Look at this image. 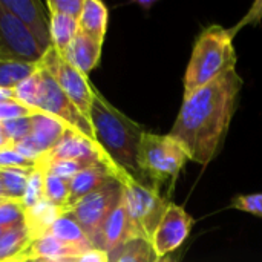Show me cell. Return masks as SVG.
<instances>
[{
    "instance_id": "32",
    "label": "cell",
    "mask_w": 262,
    "mask_h": 262,
    "mask_svg": "<svg viewBox=\"0 0 262 262\" xmlns=\"http://www.w3.org/2000/svg\"><path fill=\"white\" fill-rule=\"evenodd\" d=\"M5 167H29L31 169V167H35V163L26 160L12 147V144H8V146L0 147V169H5Z\"/></svg>"
},
{
    "instance_id": "19",
    "label": "cell",
    "mask_w": 262,
    "mask_h": 262,
    "mask_svg": "<svg viewBox=\"0 0 262 262\" xmlns=\"http://www.w3.org/2000/svg\"><path fill=\"white\" fill-rule=\"evenodd\" d=\"M49 235H52L54 238H57L58 241H61L71 247L78 249L83 253L94 249V246L89 241V238L86 236L84 230L81 229V226L77 223V220L69 212H63L60 215V218L51 227Z\"/></svg>"
},
{
    "instance_id": "40",
    "label": "cell",
    "mask_w": 262,
    "mask_h": 262,
    "mask_svg": "<svg viewBox=\"0 0 262 262\" xmlns=\"http://www.w3.org/2000/svg\"><path fill=\"white\" fill-rule=\"evenodd\" d=\"M8 144H11L6 138H0V147H3V146H8Z\"/></svg>"
},
{
    "instance_id": "7",
    "label": "cell",
    "mask_w": 262,
    "mask_h": 262,
    "mask_svg": "<svg viewBox=\"0 0 262 262\" xmlns=\"http://www.w3.org/2000/svg\"><path fill=\"white\" fill-rule=\"evenodd\" d=\"M37 66L40 72V94L37 101V112L51 115L60 120L68 127L97 141L91 121L66 97V94L60 89V86L54 80V77L40 63Z\"/></svg>"
},
{
    "instance_id": "30",
    "label": "cell",
    "mask_w": 262,
    "mask_h": 262,
    "mask_svg": "<svg viewBox=\"0 0 262 262\" xmlns=\"http://www.w3.org/2000/svg\"><path fill=\"white\" fill-rule=\"evenodd\" d=\"M25 226V209L21 203L6 201L0 204V227L17 229Z\"/></svg>"
},
{
    "instance_id": "3",
    "label": "cell",
    "mask_w": 262,
    "mask_h": 262,
    "mask_svg": "<svg viewBox=\"0 0 262 262\" xmlns=\"http://www.w3.org/2000/svg\"><path fill=\"white\" fill-rule=\"evenodd\" d=\"M233 34L220 25L207 26L196 37L192 55L184 74V98L198 89L236 69V52Z\"/></svg>"
},
{
    "instance_id": "20",
    "label": "cell",
    "mask_w": 262,
    "mask_h": 262,
    "mask_svg": "<svg viewBox=\"0 0 262 262\" xmlns=\"http://www.w3.org/2000/svg\"><path fill=\"white\" fill-rule=\"evenodd\" d=\"M32 236L26 226L6 232L0 238V262H26Z\"/></svg>"
},
{
    "instance_id": "11",
    "label": "cell",
    "mask_w": 262,
    "mask_h": 262,
    "mask_svg": "<svg viewBox=\"0 0 262 262\" xmlns=\"http://www.w3.org/2000/svg\"><path fill=\"white\" fill-rule=\"evenodd\" d=\"M63 160H72V161H88V163H104L109 166H114V161L109 158V155L103 150V147L84 137L83 134L68 127L61 140L52 147L49 152L41 155V158L37 161L35 166H43L52 161H63ZM120 169V167H118Z\"/></svg>"
},
{
    "instance_id": "29",
    "label": "cell",
    "mask_w": 262,
    "mask_h": 262,
    "mask_svg": "<svg viewBox=\"0 0 262 262\" xmlns=\"http://www.w3.org/2000/svg\"><path fill=\"white\" fill-rule=\"evenodd\" d=\"M0 126H2L5 138L11 144H14L17 141H21L26 137H29L31 129H32V115L9 120V121H0Z\"/></svg>"
},
{
    "instance_id": "37",
    "label": "cell",
    "mask_w": 262,
    "mask_h": 262,
    "mask_svg": "<svg viewBox=\"0 0 262 262\" xmlns=\"http://www.w3.org/2000/svg\"><path fill=\"white\" fill-rule=\"evenodd\" d=\"M15 100L14 98V89H0V103Z\"/></svg>"
},
{
    "instance_id": "41",
    "label": "cell",
    "mask_w": 262,
    "mask_h": 262,
    "mask_svg": "<svg viewBox=\"0 0 262 262\" xmlns=\"http://www.w3.org/2000/svg\"><path fill=\"white\" fill-rule=\"evenodd\" d=\"M9 230H12V229H6V227H0V238L6 233V232H9Z\"/></svg>"
},
{
    "instance_id": "1",
    "label": "cell",
    "mask_w": 262,
    "mask_h": 262,
    "mask_svg": "<svg viewBox=\"0 0 262 262\" xmlns=\"http://www.w3.org/2000/svg\"><path fill=\"white\" fill-rule=\"evenodd\" d=\"M243 78L232 69L183 100L169 132L190 161L207 166L220 152L235 114Z\"/></svg>"
},
{
    "instance_id": "2",
    "label": "cell",
    "mask_w": 262,
    "mask_h": 262,
    "mask_svg": "<svg viewBox=\"0 0 262 262\" xmlns=\"http://www.w3.org/2000/svg\"><path fill=\"white\" fill-rule=\"evenodd\" d=\"M91 124L97 143L109 155L114 164L132 178L141 181L137 157L144 129L112 106L98 91L94 94Z\"/></svg>"
},
{
    "instance_id": "18",
    "label": "cell",
    "mask_w": 262,
    "mask_h": 262,
    "mask_svg": "<svg viewBox=\"0 0 262 262\" xmlns=\"http://www.w3.org/2000/svg\"><path fill=\"white\" fill-rule=\"evenodd\" d=\"M64 210L43 200L37 206L25 210V226L31 233L32 239L41 238L49 233L54 223L60 218Z\"/></svg>"
},
{
    "instance_id": "36",
    "label": "cell",
    "mask_w": 262,
    "mask_h": 262,
    "mask_svg": "<svg viewBox=\"0 0 262 262\" xmlns=\"http://www.w3.org/2000/svg\"><path fill=\"white\" fill-rule=\"evenodd\" d=\"M74 262H111L109 261V255L100 249H91L88 252H84L81 256H78Z\"/></svg>"
},
{
    "instance_id": "42",
    "label": "cell",
    "mask_w": 262,
    "mask_h": 262,
    "mask_svg": "<svg viewBox=\"0 0 262 262\" xmlns=\"http://www.w3.org/2000/svg\"><path fill=\"white\" fill-rule=\"evenodd\" d=\"M26 262H32V261H26Z\"/></svg>"
},
{
    "instance_id": "17",
    "label": "cell",
    "mask_w": 262,
    "mask_h": 262,
    "mask_svg": "<svg viewBox=\"0 0 262 262\" xmlns=\"http://www.w3.org/2000/svg\"><path fill=\"white\" fill-rule=\"evenodd\" d=\"M83 252H80L75 247H71L52 235H45L41 238L32 239L29 250H28V259H55V261H75L78 256H81Z\"/></svg>"
},
{
    "instance_id": "27",
    "label": "cell",
    "mask_w": 262,
    "mask_h": 262,
    "mask_svg": "<svg viewBox=\"0 0 262 262\" xmlns=\"http://www.w3.org/2000/svg\"><path fill=\"white\" fill-rule=\"evenodd\" d=\"M43 181H45V170L38 166H35L28 178L26 183V189L21 198V206L25 210L37 206L40 201L45 200V193H43Z\"/></svg>"
},
{
    "instance_id": "31",
    "label": "cell",
    "mask_w": 262,
    "mask_h": 262,
    "mask_svg": "<svg viewBox=\"0 0 262 262\" xmlns=\"http://www.w3.org/2000/svg\"><path fill=\"white\" fill-rule=\"evenodd\" d=\"M46 6L51 14H61L78 20L84 6V0H48Z\"/></svg>"
},
{
    "instance_id": "15",
    "label": "cell",
    "mask_w": 262,
    "mask_h": 262,
    "mask_svg": "<svg viewBox=\"0 0 262 262\" xmlns=\"http://www.w3.org/2000/svg\"><path fill=\"white\" fill-rule=\"evenodd\" d=\"M66 129L68 126L63 124L60 120L41 112H35L32 115V129L29 138L41 152V155H45L52 147H55V144L64 135Z\"/></svg>"
},
{
    "instance_id": "38",
    "label": "cell",
    "mask_w": 262,
    "mask_h": 262,
    "mask_svg": "<svg viewBox=\"0 0 262 262\" xmlns=\"http://www.w3.org/2000/svg\"><path fill=\"white\" fill-rule=\"evenodd\" d=\"M8 200L5 198V193H3V189H2V181H0V204L6 203Z\"/></svg>"
},
{
    "instance_id": "14",
    "label": "cell",
    "mask_w": 262,
    "mask_h": 262,
    "mask_svg": "<svg viewBox=\"0 0 262 262\" xmlns=\"http://www.w3.org/2000/svg\"><path fill=\"white\" fill-rule=\"evenodd\" d=\"M103 43L95 41L83 32H77L72 43L63 54L64 60L69 61L75 69L88 77V74L100 63ZM61 55V54H60Z\"/></svg>"
},
{
    "instance_id": "33",
    "label": "cell",
    "mask_w": 262,
    "mask_h": 262,
    "mask_svg": "<svg viewBox=\"0 0 262 262\" xmlns=\"http://www.w3.org/2000/svg\"><path fill=\"white\" fill-rule=\"evenodd\" d=\"M232 207L241 212L262 216V193L238 195L232 200Z\"/></svg>"
},
{
    "instance_id": "25",
    "label": "cell",
    "mask_w": 262,
    "mask_h": 262,
    "mask_svg": "<svg viewBox=\"0 0 262 262\" xmlns=\"http://www.w3.org/2000/svg\"><path fill=\"white\" fill-rule=\"evenodd\" d=\"M43 193L45 200L51 204L66 210L69 206L71 190H69V181L63 180L54 173L45 172V181H43Z\"/></svg>"
},
{
    "instance_id": "28",
    "label": "cell",
    "mask_w": 262,
    "mask_h": 262,
    "mask_svg": "<svg viewBox=\"0 0 262 262\" xmlns=\"http://www.w3.org/2000/svg\"><path fill=\"white\" fill-rule=\"evenodd\" d=\"M92 164H97V163L63 160V161H52V163H48V164H43V166H38V167H41L45 172L54 173V175H57V177H60L63 180L71 181L78 172H81L83 169H86V167H89Z\"/></svg>"
},
{
    "instance_id": "22",
    "label": "cell",
    "mask_w": 262,
    "mask_h": 262,
    "mask_svg": "<svg viewBox=\"0 0 262 262\" xmlns=\"http://www.w3.org/2000/svg\"><path fill=\"white\" fill-rule=\"evenodd\" d=\"M34 167H5L0 169V181L5 198L8 201L21 203L29 173Z\"/></svg>"
},
{
    "instance_id": "13",
    "label": "cell",
    "mask_w": 262,
    "mask_h": 262,
    "mask_svg": "<svg viewBox=\"0 0 262 262\" xmlns=\"http://www.w3.org/2000/svg\"><path fill=\"white\" fill-rule=\"evenodd\" d=\"M134 239L132 235V227L127 215V209L123 200V193L111 215L107 216L103 230H101V238H100V250L106 252L111 256H114L126 243Z\"/></svg>"
},
{
    "instance_id": "16",
    "label": "cell",
    "mask_w": 262,
    "mask_h": 262,
    "mask_svg": "<svg viewBox=\"0 0 262 262\" xmlns=\"http://www.w3.org/2000/svg\"><path fill=\"white\" fill-rule=\"evenodd\" d=\"M107 8L100 0H84L83 11L78 18V31L89 35L98 43L104 41L107 31Z\"/></svg>"
},
{
    "instance_id": "35",
    "label": "cell",
    "mask_w": 262,
    "mask_h": 262,
    "mask_svg": "<svg viewBox=\"0 0 262 262\" xmlns=\"http://www.w3.org/2000/svg\"><path fill=\"white\" fill-rule=\"evenodd\" d=\"M261 20H262V0L261 2H255V3H253V6L250 8V11L247 12V15H246L241 21H238V23H236V26L230 28V31H232V34L235 35V34H236L239 29H243L246 25H258Z\"/></svg>"
},
{
    "instance_id": "26",
    "label": "cell",
    "mask_w": 262,
    "mask_h": 262,
    "mask_svg": "<svg viewBox=\"0 0 262 262\" xmlns=\"http://www.w3.org/2000/svg\"><path fill=\"white\" fill-rule=\"evenodd\" d=\"M38 94H40V72L37 66L35 71L28 78H25L14 88V98L15 101L37 112Z\"/></svg>"
},
{
    "instance_id": "39",
    "label": "cell",
    "mask_w": 262,
    "mask_h": 262,
    "mask_svg": "<svg viewBox=\"0 0 262 262\" xmlns=\"http://www.w3.org/2000/svg\"><path fill=\"white\" fill-rule=\"evenodd\" d=\"M32 262H74V261H55V259H34Z\"/></svg>"
},
{
    "instance_id": "12",
    "label": "cell",
    "mask_w": 262,
    "mask_h": 262,
    "mask_svg": "<svg viewBox=\"0 0 262 262\" xmlns=\"http://www.w3.org/2000/svg\"><path fill=\"white\" fill-rule=\"evenodd\" d=\"M0 5L14 14L34 35L37 43L46 52L51 46V34H49V20L46 18L41 5L34 0H0Z\"/></svg>"
},
{
    "instance_id": "6",
    "label": "cell",
    "mask_w": 262,
    "mask_h": 262,
    "mask_svg": "<svg viewBox=\"0 0 262 262\" xmlns=\"http://www.w3.org/2000/svg\"><path fill=\"white\" fill-rule=\"evenodd\" d=\"M121 193V183L118 180H112L100 189L83 196L64 210L77 220V223L81 226L86 236L92 243L94 249L100 247L103 226L111 212L114 210V207L117 206V203L120 201Z\"/></svg>"
},
{
    "instance_id": "9",
    "label": "cell",
    "mask_w": 262,
    "mask_h": 262,
    "mask_svg": "<svg viewBox=\"0 0 262 262\" xmlns=\"http://www.w3.org/2000/svg\"><path fill=\"white\" fill-rule=\"evenodd\" d=\"M0 54L28 64H37L45 51L29 29L0 5Z\"/></svg>"
},
{
    "instance_id": "23",
    "label": "cell",
    "mask_w": 262,
    "mask_h": 262,
    "mask_svg": "<svg viewBox=\"0 0 262 262\" xmlns=\"http://www.w3.org/2000/svg\"><path fill=\"white\" fill-rule=\"evenodd\" d=\"M37 64H28L0 54V89H14L35 71Z\"/></svg>"
},
{
    "instance_id": "34",
    "label": "cell",
    "mask_w": 262,
    "mask_h": 262,
    "mask_svg": "<svg viewBox=\"0 0 262 262\" xmlns=\"http://www.w3.org/2000/svg\"><path fill=\"white\" fill-rule=\"evenodd\" d=\"M34 114H35V111L23 106L21 103H18L15 100L0 103V121H9V120H15V118H21V117H31Z\"/></svg>"
},
{
    "instance_id": "8",
    "label": "cell",
    "mask_w": 262,
    "mask_h": 262,
    "mask_svg": "<svg viewBox=\"0 0 262 262\" xmlns=\"http://www.w3.org/2000/svg\"><path fill=\"white\" fill-rule=\"evenodd\" d=\"M38 63L54 77L66 97L91 121V107L95 89L91 86L88 77L75 69L69 61H66L64 57L60 55V52L54 46H51L45 52L43 58Z\"/></svg>"
},
{
    "instance_id": "4",
    "label": "cell",
    "mask_w": 262,
    "mask_h": 262,
    "mask_svg": "<svg viewBox=\"0 0 262 262\" xmlns=\"http://www.w3.org/2000/svg\"><path fill=\"white\" fill-rule=\"evenodd\" d=\"M190 161L184 147L169 134L144 132L138 146V169L141 177L150 181V187L169 198L177 178L186 163Z\"/></svg>"
},
{
    "instance_id": "10",
    "label": "cell",
    "mask_w": 262,
    "mask_h": 262,
    "mask_svg": "<svg viewBox=\"0 0 262 262\" xmlns=\"http://www.w3.org/2000/svg\"><path fill=\"white\" fill-rule=\"evenodd\" d=\"M192 226V216L181 206L170 201L150 239L157 259L167 258L172 252L178 250L189 238Z\"/></svg>"
},
{
    "instance_id": "24",
    "label": "cell",
    "mask_w": 262,
    "mask_h": 262,
    "mask_svg": "<svg viewBox=\"0 0 262 262\" xmlns=\"http://www.w3.org/2000/svg\"><path fill=\"white\" fill-rule=\"evenodd\" d=\"M111 262H157V256L152 250L150 243L135 238L126 243L114 256L109 258Z\"/></svg>"
},
{
    "instance_id": "21",
    "label": "cell",
    "mask_w": 262,
    "mask_h": 262,
    "mask_svg": "<svg viewBox=\"0 0 262 262\" xmlns=\"http://www.w3.org/2000/svg\"><path fill=\"white\" fill-rule=\"evenodd\" d=\"M78 32V20L49 12V34L52 46L63 55Z\"/></svg>"
},
{
    "instance_id": "5",
    "label": "cell",
    "mask_w": 262,
    "mask_h": 262,
    "mask_svg": "<svg viewBox=\"0 0 262 262\" xmlns=\"http://www.w3.org/2000/svg\"><path fill=\"white\" fill-rule=\"evenodd\" d=\"M120 183L134 239L140 238L150 243L152 235L170 203L169 198L129 175Z\"/></svg>"
}]
</instances>
